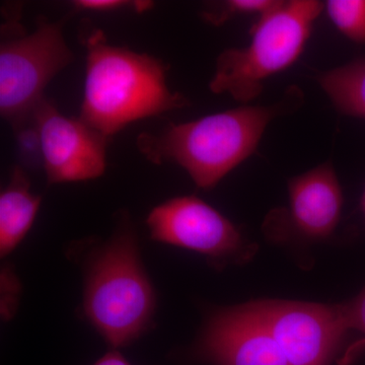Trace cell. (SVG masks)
I'll use <instances>...</instances> for the list:
<instances>
[{
    "instance_id": "obj_1",
    "label": "cell",
    "mask_w": 365,
    "mask_h": 365,
    "mask_svg": "<svg viewBox=\"0 0 365 365\" xmlns=\"http://www.w3.org/2000/svg\"><path fill=\"white\" fill-rule=\"evenodd\" d=\"M85 91L81 119L111 137L137 120L158 116L189 105L167 83L168 67L145 53L108 44L101 29L85 25Z\"/></svg>"
},
{
    "instance_id": "obj_2",
    "label": "cell",
    "mask_w": 365,
    "mask_h": 365,
    "mask_svg": "<svg viewBox=\"0 0 365 365\" xmlns=\"http://www.w3.org/2000/svg\"><path fill=\"white\" fill-rule=\"evenodd\" d=\"M284 109L244 106L182 124L157 134L141 133L137 146L150 162L174 163L201 189H212L258 148L270 122Z\"/></svg>"
},
{
    "instance_id": "obj_3",
    "label": "cell",
    "mask_w": 365,
    "mask_h": 365,
    "mask_svg": "<svg viewBox=\"0 0 365 365\" xmlns=\"http://www.w3.org/2000/svg\"><path fill=\"white\" fill-rule=\"evenodd\" d=\"M157 299L130 227L116 232L91 259L83 312L113 348L124 347L148 330Z\"/></svg>"
},
{
    "instance_id": "obj_4",
    "label": "cell",
    "mask_w": 365,
    "mask_h": 365,
    "mask_svg": "<svg viewBox=\"0 0 365 365\" xmlns=\"http://www.w3.org/2000/svg\"><path fill=\"white\" fill-rule=\"evenodd\" d=\"M324 6L317 0H289L262 14L252 26L247 47L220 53L210 91L228 93L242 103L258 97L266 79L287 71L299 58Z\"/></svg>"
},
{
    "instance_id": "obj_5",
    "label": "cell",
    "mask_w": 365,
    "mask_h": 365,
    "mask_svg": "<svg viewBox=\"0 0 365 365\" xmlns=\"http://www.w3.org/2000/svg\"><path fill=\"white\" fill-rule=\"evenodd\" d=\"M20 29L0 46V113L14 129L31 121L46 86L73 60L63 21L43 18L29 35Z\"/></svg>"
},
{
    "instance_id": "obj_6",
    "label": "cell",
    "mask_w": 365,
    "mask_h": 365,
    "mask_svg": "<svg viewBox=\"0 0 365 365\" xmlns=\"http://www.w3.org/2000/svg\"><path fill=\"white\" fill-rule=\"evenodd\" d=\"M292 365H329L348 330L342 307L258 300L248 304Z\"/></svg>"
},
{
    "instance_id": "obj_7",
    "label": "cell",
    "mask_w": 365,
    "mask_h": 365,
    "mask_svg": "<svg viewBox=\"0 0 365 365\" xmlns=\"http://www.w3.org/2000/svg\"><path fill=\"white\" fill-rule=\"evenodd\" d=\"M153 241L205 255L217 265L251 256L234 223L195 196L170 199L146 220Z\"/></svg>"
},
{
    "instance_id": "obj_8",
    "label": "cell",
    "mask_w": 365,
    "mask_h": 365,
    "mask_svg": "<svg viewBox=\"0 0 365 365\" xmlns=\"http://www.w3.org/2000/svg\"><path fill=\"white\" fill-rule=\"evenodd\" d=\"M31 120L39 132L49 184L88 181L104 174L110 137L91 128L81 118L64 116L46 98Z\"/></svg>"
},
{
    "instance_id": "obj_9",
    "label": "cell",
    "mask_w": 365,
    "mask_h": 365,
    "mask_svg": "<svg viewBox=\"0 0 365 365\" xmlns=\"http://www.w3.org/2000/svg\"><path fill=\"white\" fill-rule=\"evenodd\" d=\"M197 350L215 365H292L248 304L216 313Z\"/></svg>"
},
{
    "instance_id": "obj_10",
    "label": "cell",
    "mask_w": 365,
    "mask_h": 365,
    "mask_svg": "<svg viewBox=\"0 0 365 365\" xmlns=\"http://www.w3.org/2000/svg\"><path fill=\"white\" fill-rule=\"evenodd\" d=\"M289 218L307 239H326L339 223L342 189L332 163H326L288 182Z\"/></svg>"
},
{
    "instance_id": "obj_11",
    "label": "cell",
    "mask_w": 365,
    "mask_h": 365,
    "mask_svg": "<svg viewBox=\"0 0 365 365\" xmlns=\"http://www.w3.org/2000/svg\"><path fill=\"white\" fill-rule=\"evenodd\" d=\"M31 182L21 168H14L0 195V255L11 254L28 234L39 211L40 196L31 192Z\"/></svg>"
},
{
    "instance_id": "obj_12",
    "label": "cell",
    "mask_w": 365,
    "mask_h": 365,
    "mask_svg": "<svg viewBox=\"0 0 365 365\" xmlns=\"http://www.w3.org/2000/svg\"><path fill=\"white\" fill-rule=\"evenodd\" d=\"M318 81L341 113L365 119V58L324 72Z\"/></svg>"
},
{
    "instance_id": "obj_13",
    "label": "cell",
    "mask_w": 365,
    "mask_h": 365,
    "mask_svg": "<svg viewBox=\"0 0 365 365\" xmlns=\"http://www.w3.org/2000/svg\"><path fill=\"white\" fill-rule=\"evenodd\" d=\"M326 11L345 37L365 45V0H330Z\"/></svg>"
},
{
    "instance_id": "obj_14",
    "label": "cell",
    "mask_w": 365,
    "mask_h": 365,
    "mask_svg": "<svg viewBox=\"0 0 365 365\" xmlns=\"http://www.w3.org/2000/svg\"><path fill=\"white\" fill-rule=\"evenodd\" d=\"M275 0H228L220 2L216 9L205 11L203 19L213 26H220L225 21L242 14H262L268 13L274 6H277Z\"/></svg>"
},
{
    "instance_id": "obj_15",
    "label": "cell",
    "mask_w": 365,
    "mask_h": 365,
    "mask_svg": "<svg viewBox=\"0 0 365 365\" xmlns=\"http://www.w3.org/2000/svg\"><path fill=\"white\" fill-rule=\"evenodd\" d=\"M76 9L81 11H116L124 7H133L137 13L150 9L153 4L150 1H125V0H76L73 2Z\"/></svg>"
},
{
    "instance_id": "obj_16",
    "label": "cell",
    "mask_w": 365,
    "mask_h": 365,
    "mask_svg": "<svg viewBox=\"0 0 365 365\" xmlns=\"http://www.w3.org/2000/svg\"><path fill=\"white\" fill-rule=\"evenodd\" d=\"M342 306L348 328L365 334V288L354 299Z\"/></svg>"
},
{
    "instance_id": "obj_17",
    "label": "cell",
    "mask_w": 365,
    "mask_h": 365,
    "mask_svg": "<svg viewBox=\"0 0 365 365\" xmlns=\"http://www.w3.org/2000/svg\"><path fill=\"white\" fill-rule=\"evenodd\" d=\"M4 273L2 274V288L9 289V294L2 295V314L7 318V317L11 316L13 307H16L14 306V299H16L18 295H14V294H19L20 285L13 274L7 272L6 270Z\"/></svg>"
},
{
    "instance_id": "obj_18",
    "label": "cell",
    "mask_w": 365,
    "mask_h": 365,
    "mask_svg": "<svg viewBox=\"0 0 365 365\" xmlns=\"http://www.w3.org/2000/svg\"><path fill=\"white\" fill-rule=\"evenodd\" d=\"M93 365H131L117 351H110Z\"/></svg>"
},
{
    "instance_id": "obj_19",
    "label": "cell",
    "mask_w": 365,
    "mask_h": 365,
    "mask_svg": "<svg viewBox=\"0 0 365 365\" xmlns=\"http://www.w3.org/2000/svg\"><path fill=\"white\" fill-rule=\"evenodd\" d=\"M361 207H362V210H364V213L365 215V190H364V195H362Z\"/></svg>"
}]
</instances>
